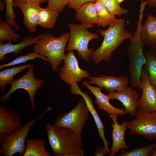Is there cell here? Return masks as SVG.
<instances>
[{
  "label": "cell",
  "instance_id": "8992f818",
  "mask_svg": "<svg viewBox=\"0 0 156 156\" xmlns=\"http://www.w3.org/2000/svg\"><path fill=\"white\" fill-rule=\"evenodd\" d=\"M51 109V107H49L41 116L30 120L12 134L0 139V154L5 156H12L18 153L23 156L26 149L25 140L31 126L42 118L46 113Z\"/></svg>",
  "mask_w": 156,
  "mask_h": 156
},
{
  "label": "cell",
  "instance_id": "cb8c5ba5",
  "mask_svg": "<svg viewBox=\"0 0 156 156\" xmlns=\"http://www.w3.org/2000/svg\"><path fill=\"white\" fill-rule=\"evenodd\" d=\"M59 14L47 7H39L38 25L46 29H50L55 27L57 18Z\"/></svg>",
  "mask_w": 156,
  "mask_h": 156
},
{
  "label": "cell",
  "instance_id": "8fae6325",
  "mask_svg": "<svg viewBox=\"0 0 156 156\" xmlns=\"http://www.w3.org/2000/svg\"><path fill=\"white\" fill-rule=\"evenodd\" d=\"M141 80L142 92L139 107L147 112H156V89L150 82L148 74L144 66Z\"/></svg>",
  "mask_w": 156,
  "mask_h": 156
},
{
  "label": "cell",
  "instance_id": "2e32d148",
  "mask_svg": "<svg viewBox=\"0 0 156 156\" xmlns=\"http://www.w3.org/2000/svg\"><path fill=\"white\" fill-rule=\"evenodd\" d=\"M82 84L95 96L94 103L98 105L97 109H102L109 114H116L120 116H124L127 114L124 109L116 107L110 103V100L107 95H105L102 92V88L91 86L86 79L84 80Z\"/></svg>",
  "mask_w": 156,
  "mask_h": 156
},
{
  "label": "cell",
  "instance_id": "d4e9b609",
  "mask_svg": "<svg viewBox=\"0 0 156 156\" xmlns=\"http://www.w3.org/2000/svg\"><path fill=\"white\" fill-rule=\"evenodd\" d=\"M144 53L146 60L144 67L148 74L150 82L156 89V52L146 49Z\"/></svg>",
  "mask_w": 156,
  "mask_h": 156
},
{
  "label": "cell",
  "instance_id": "ffe728a7",
  "mask_svg": "<svg viewBox=\"0 0 156 156\" xmlns=\"http://www.w3.org/2000/svg\"><path fill=\"white\" fill-rule=\"evenodd\" d=\"M40 5H31L21 6L19 8L23 16L24 26L29 32L34 33L37 31L38 10Z\"/></svg>",
  "mask_w": 156,
  "mask_h": 156
},
{
  "label": "cell",
  "instance_id": "52a82bcc",
  "mask_svg": "<svg viewBox=\"0 0 156 156\" xmlns=\"http://www.w3.org/2000/svg\"><path fill=\"white\" fill-rule=\"evenodd\" d=\"M89 112L86 102L82 98L72 109L57 116L54 125L70 128L81 136Z\"/></svg>",
  "mask_w": 156,
  "mask_h": 156
},
{
  "label": "cell",
  "instance_id": "d6a6232c",
  "mask_svg": "<svg viewBox=\"0 0 156 156\" xmlns=\"http://www.w3.org/2000/svg\"><path fill=\"white\" fill-rule=\"evenodd\" d=\"M47 1V0H15L13 6L18 7L31 5H40Z\"/></svg>",
  "mask_w": 156,
  "mask_h": 156
},
{
  "label": "cell",
  "instance_id": "5bb4252c",
  "mask_svg": "<svg viewBox=\"0 0 156 156\" xmlns=\"http://www.w3.org/2000/svg\"><path fill=\"white\" fill-rule=\"evenodd\" d=\"M88 79L89 80L88 81L89 84H96L109 92L122 91L129 82V78L123 75L116 77L102 75L97 77L90 76Z\"/></svg>",
  "mask_w": 156,
  "mask_h": 156
},
{
  "label": "cell",
  "instance_id": "1f68e13d",
  "mask_svg": "<svg viewBox=\"0 0 156 156\" xmlns=\"http://www.w3.org/2000/svg\"><path fill=\"white\" fill-rule=\"evenodd\" d=\"M48 5L47 7L59 14L68 5V0H47Z\"/></svg>",
  "mask_w": 156,
  "mask_h": 156
},
{
  "label": "cell",
  "instance_id": "4fadbf2b",
  "mask_svg": "<svg viewBox=\"0 0 156 156\" xmlns=\"http://www.w3.org/2000/svg\"><path fill=\"white\" fill-rule=\"evenodd\" d=\"M21 118L15 112L0 104V139L22 127Z\"/></svg>",
  "mask_w": 156,
  "mask_h": 156
},
{
  "label": "cell",
  "instance_id": "d590c367",
  "mask_svg": "<svg viewBox=\"0 0 156 156\" xmlns=\"http://www.w3.org/2000/svg\"><path fill=\"white\" fill-rule=\"evenodd\" d=\"M147 4L151 7L156 8V0H146Z\"/></svg>",
  "mask_w": 156,
  "mask_h": 156
},
{
  "label": "cell",
  "instance_id": "5b68a950",
  "mask_svg": "<svg viewBox=\"0 0 156 156\" xmlns=\"http://www.w3.org/2000/svg\"><path fill=\"white\" fill-rule=\"evenodd\" d=\"M68 26L70 35L66 48L67 51H77L79 57L90 64L95 50L93 48L89 49L88 44L91 40L99 38L97 34L88 30V28L94 26L70 23Z\"/></svg>",
  "mask_w": 156,
  "mask_h": 156
},
{
  "label": "cell",
  "instance_id": "30bf717a",
  "mask_svg": "<svg viewBox=\"0 0 156 156\" xmlns=\"http://www.w3.org/2000/svg\"><path fill=\"white\" fill-rule=\"evenodd\" d=\"M63 66L59 68V76L60 79L70 86L81 81L90 76V73L81 69L78 61L73 51L65 54Z\"/></svg>",
  "mask_w": 156,
  "mask_h": 156
},
{
  "label": "cell",
  "instance_id": "44dd1931",
  "mask_svg": "<svg viewBox=\"0 0 156 156\" xmlns=\"http://www.w3.org/2000/svg\"><path fill=\"white\" fill-rule=\"evenodd\" d=\"M75 18L80 24L93 25L96 24L97 18L95 3L85 4L76 10Z\"/></svg>",
  "mask_w": 156,
  "mask_h": 156
},
{
  "label": "cell",
  "instance_id": "f546056e",
  "mask_svg": "<svg viewBox=\"0 0 156 156\" xmlns=\"http://www.w3.org/2000/svg\"><path fill=\"white\" fill-rule=\"evenodd\" d=\"M104 7L112 14L120 16L126 14L128 10L120 6L116 0H100Z\"/></svg>",
  "mask_w": 156,
  "mask_h": 156
},
{
  "label": "cell",
  "instance_id": "9a60e30c",
  "mask_svg": "<svg viewBox=\"0 0 156 156\" xmlns=\"http://www.w3.org/2000/svg\"><path fill=\"white\" fill-rule=\"evenodd\" d=\"M118 115L116 114H111L108 115L113 121V123L112 125L113 143L110 149V156L115 155L121 149H129L125 138V131L128 129L127 122L124 121L121 124H119L117 122Z\"/></svg>",
  "mask_w": 156,
  "mask_h": 156
},
{
  "label": "cell",
  "instance_id": "ac0fdd59",
  "mask_svg": "<svg viewBox=\"0 0 156 156\" xmlns=\"http://www.w3.org/2000/svg\"><path fill=\"white\" fill-rule=\"evenodd\" d=\"M41 35L40 34L34 37L26 36L20 42L15 44H12V40L5 44L3 43V40H0V61L6 60L5 55L8 54L12 53L16 55L26 47L35 44L40 39Z\"/></svg>",
  "mask_w": 156,
  "mask_h": 156
},
{
  "label": "cell",
  "instance_id": "7c38bea8",
  "mask_svg": "<svg viewBox=\"0 0 156 156\" xmlns=\"http://www.w3.org/2000/svg\"><path fill=\"white\" fill-rule=\"evenodd\" d=\"M107 95L110 100L117 99L121 102L124 105L127 114L132 117L136 116L139 107L140 97L137 91L127 86L121 92H109Z\"/></svg>",
  "mask_w": 156,
  "mask_h": 156
},
{
  "label": "cell",
  "instance_id": "7402d4cb",
  "mask_svg": "<svg viewBox=\"0 0 156 156\" xmlns=\"http://www.w3.org/2000/svg\"><path fill=\"white\" fill-rule=\"evenodd\" d=\"M46 143L40 138L28 139L25 144L26 149L23 156H51L45 149Z\"/></svg>",
  "mask_w": 156,
  "mask_h": 156
},
{
  "label": "cell",
  "instance_id": "4dcf8cb0",
  "mask_svg": "<svg viewBox=\"0 0 156 156\" xmlns=\"http://www.w3.org/2000/svg\"><path fill=\"white\" fill-rule=\"evenodd\" d=\"M2 0L4 1L6 4V12L4 15L6 21L10 25L12 26L16 29L19 30V28L15 20L16 15L13 8L14 1L13 0Z\"/></svg>",
  "mask_w": 156,
  "mask_h": 156
},
{
  "label": "cell",
  "instance_id": "e0dca14e",
  "mask_svg": "<svg viewBox=\"0 0 156 156\" xmlns=\"http://www.w3.org/2000/svg\"><path fill=\"white\" fill-rule=\"evenodd\" d=\"M71 92L73 94L80 95L85 101L90 112L92 114L98 129L100 138L103 142L104 146L108 154H110V149L109 148V143L105 137V128L104 126L98 112L94 108L93 104V101L89 96L88 93L83 92L79 88L78 85H75L72 88Z\"/></svg>",
  "mask_w": 156,
  "mask_h": 156
},
{
  "label": "cell",
  "instance_id": "d6986e66",
  "mask_svg": "<svg viewBox=\"0 0 156 156\" xmlns=\"http://www.w3.org/2000/svg\"><path fill=\"white\" fill-rule=\"evenodd\" d=\"M142 36L144 44L149 49L156 52V16L151 14L142 24Z\"/></svg>",
  "mask_w": 156,
  "mask_h": 156
},
{
  "label": "cell",
  "instance_id": "3957f363",
  "mask_svg": "<svg viewBox=\"0 0 156 156\" xmlns=\"http://www.w3.org/2000/svg\"><path fill=\"white\" fill-rule=\"evenodd\" d=\"M143 17L138 16L136 28L127 49L129 60L128 70L130 81L133 87L142 90L141 75L143 66L146 63L144 53V44L142 36V29Z\"/></svg>",
  "mask_w": 156,
  "mask_h": 156
},
{
  "label": "cell",
  "instance_id": "74e56055",
  "mask_svg": "<svg viewBox=\"0 0 156 156\" xmlns=\"http://www.w3.org/2000/svg\"><path fill=\"white\" fill-rule=\"evenodd\" d=\"M150 156H156V148L151 153Z\"/></svg>",
  "mask_w": 156,
  "mask_h": 156
},
{
  "label": "cell",
  "instance_id": "4316f807",
  "mask_svg": "<svg viewBox=\"0 0 156 156\" xmlns=\"http://www.w3.org/2000/svg\"><path fill=\"white\" fill-rule=\"evenodd\" d=\"M11 25L3 20L2 15L0 17V40L9 41L12 40L18 41L20 38V36L17 34L11 27Z\"/></svg>",
  "mask_w": 156,
  "mask_h": 156
},
{
  "label": "cell",
  "instance_id": "277c9868",
  "mask_svg": "<svg viewBox=\"0 0 156 156\" xmlns=\"http://www.w3.org/2000/svg\"><path fill=\"white\" fill-rule=\"evenodd\" d=\"M70 35V33H65L56 38L50 34H42L34 47V51L49 59L54 71H58L60 63L64 59L66 44Z\"/></svg>",
  "mask_w": 156,
  "mask_h": 156
},
{
  "label": "cell",
  "instance_id": "ba28073f",
  "mask_svg": "<svg viewBox=\"0 0 156 156\" xmlns=\"http://www.w3.org/2000/svg\"><path fill=\"white\" fill-rule=\"evenodd\" d=\"M127 123L129 134L141 135L150 141L156 139V112H147L138 107L135 118Z\"/></svg>",
  "mask_w": 156,
  "mask_h": 156
},
{
  "label": "cell",
  "instance_id": "9c48e42d",
  "mask_svg": "<svg viewBox=\"0 0 156 156\" xmlns=\"http://www.w3.org/2000/svg\"><path fill=\"white\" fill-rule=\"evenodd\" d=\"M34 66L29 68L28 71L22 77L16 79L10 84L11 86L9 91L0 97V100L3 102L7 101L10 95L16 90L22 89L28 92L30 100L31 110L34 111L35 109L34 97L38 90L43 88V83L45 79H36L34 75Z\"/></svg>",
  "mask_w": 156,
  "mask_h": 156
},
{
  "label": "cell",
  "instance_id": "7a4b0ae2",
  "mask_svg": "<svg viewBox=\"0 0 156 156\" xmlns=\"http://www.w3.org/2000/svg\"><path fill=\"white\" fill-rule=\"evenodd\" d=\"M125 19L121 18L113 21L106 30H96L104 39L100 47L95 50L92 60L94 63L97 64L102 61L109 62L113 53L125 40L132 37L133 34L125 29Z\"/></svg>",
  "mask_w": 156,
  "mask_h": 156
},
{
  "label": "cell",
  "instance_id": "e575fe53",
  "mask_svg": "<svg viewBox=\"0 0 156 156\" xmlns=\"http://www.w3.org/2000/svg\"><path fill=\"white\" fill-rule=\"evenodd\" d=\"M108 153L104 146L98 147L95 151V156H104Z\"/></svg>",
  "mask_w": 156,
  "mask_h": 156
},
{
  "label": "cell",
  "instance_id": "f35d334b",
  "mask_svg": "<svg viewBox=\"0 0 156 156\" xmlns=\"http://www.w3.org/2000/svg\"><path fill=\"white\" fill-rule=\"evenodd\" d=\"M118 3L120 5L121 3L125 0H116Z\"/></svg>",
  "mask_w": 156,
  "mask_h": 156
},
{
  "label": "cell",
  "instance_id": "603a6c76",
  "mask_svg": "<svg viewBox=\"0 0 156 156\" xmlns=\"http://www.w3.org/2000/svg\"><path fill=\"white\" fill-rule=\"evenodd\" d=\"M35 65L29 64L21 66H14L8 69H4L0 72V90L1 92H4L7 85L11 84L15 80L14 77L16 74L23 70Z\"/></svg>",
  "mask_w": 156,
  "mask_h": 156
},
{
  "label": "cell",
  "instance_id": "83f0119b",
  "mask_svg": "<svg viewBox=\"0 0 156 156\" xmlns=\"http://www.w3.org/2000/svg\"><path fill=\"white\" fill-rule=\"evenodd\" d=\"M156 148V143H154L143 147L133 148L129 151L121 149L120 150V153L116 156H149Z\"/></svg>",
  "mask_w": 156,
  "mask_h": 156
},
{
  "label": "cell",
  "instance_id": "6da1fadb",
  "mask_svg": "<svg viewBox=\"0 0 156 156\" xmlns=\"http://www.w3.org/2000/svg\"><path fill=\"white\" fill-rule=\"evenodd\" d=\"M49 144L55 156H84L81 136L67 127L47 124Z\"/></svg>",
  "mask_w": 156,
  "mask_h": 156
},
{
  "label": "cell",
  "instance_id": "f1b7e54d",
  "mask_svg": "<svg viewBox=\"0 0 156 156\" xmlns=\"http://www.w3.org/2000/svg\"><path fill=\"white\" fill-rule=\"evenodd\" d=\"M36 58L41 59L45 61H49V59L47 57L34 51L28 53L24 55H21L8 63L1 64L0 65V70H1L5 67L25 63L29 60H33Z\"/></svg>",
  "mask_w": 156,
  "mask_h": 156
},
{
  "label": "cell",
  "instance_id": "484cf974",
  "mask_svg": "<svg viewBox=\"0 0 156 156\" xmlns=\"http://www.w3.org/2000/svg\"><path fill=\"white\" fill-rule=\"evenodd\" d=\"M96 10L97 22L96 26L104 27L109 25L116 18V15L111 14L103 5L100 0L95 3Z\"/></svg>",
  "mask_w": 156,
  "mask_h": 156
},
{
  "label": "cell",
  "instance_id": "8d00e7d4",
  "mask_svg": "<svg viewBox=\"0 0 156 156\" xmlns=\"http://www.w3.org/2000/svg\"><path fill=\"white\" fill-rule=\"evenodd\" d=\"M6 7V4L5 1L2 0L0 1V11H3L4 10Z\"/></svg>",
  "mask_w": 156,
  "mask_h": 156
},
{
  "label": "cell",
  "instance_id": "836d02e7",
  "mask_svg": "<svg viewBox=\"0 0 156 156\" xmlns=\"http://www.w3.org/2000/svg\"><path fill=\"white\" fill-rule=\"evenodd\" d=\"M99 0H68L69 8L76 11L84 4L88 3H95Z\"/></svg>",
  "mask_w": 156,
  "mask_h": 156
}]
</instances>
